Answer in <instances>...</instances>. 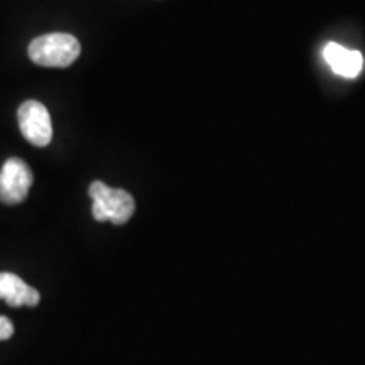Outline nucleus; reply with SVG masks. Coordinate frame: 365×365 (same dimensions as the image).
Instances as JSON below:
<instances>
[{
    "label": "nucleus",
    "mask_w": 365,
    "mask_h": 365,
    "mask_svg": "<svg viewBox=\"0 0 365 365\" xmlns=\"http://www.w3.org/2000/svg\"><path fill=\"white\" fill-rule=\"evenodd\" d=\"M14 335L12 322L6 317H0V340H9Z\"/></svg>",
    "instance_id": "0eeeda50"
},
{
    "label": "nucleus",
    "mask_w": 365,
    "mask_h": 365,
    "mask_svg": "<svg viewBox=\"0 0 365 365\" xmlns=\"http://www.w3.org/2000/svg\"><path fill=\"white\" fill-rule=\"evenodd\" d=\"M33 185V171L19 158H9L0 170V202L17 205L26 200Z\"/></svg>",
    "instance_id": "20e7f679"
},
{
    "label": "nucleus",
    "mask_w": 365,
    "mask_h": 365,
    "mask_svg": "<svg viewBox=\"0 0 365 365\" xmlns=\"http://www.w3.org/2000/svg\"><path fill=\"white\" fill-rule=\"evenodd\" d=\"M0 299H4L9 307H36L39 304L41 294L34 287L26 284L19 276L12 272H0Z\"/></svg>",
    "instance_id": "39448f33"
},
{
    "label": "nucleus",
    "mask_w": 365,
    "mask_h": 365,
    "mask_svg": "<svg viewBox=\"0 0 365 365\" xmlns=\"http://www.w3.org/2000/svg\"><path fill=\"white\" fill-rule=\"evenodd\" d=\"M17 120L22 135L36 148H46L53 139V124L48 108L36 100H27L19 107Z\"/></svg>",
    "instance_id": "7ed1b4c3"
},
{
    "label": "nucleus",
    "mask_w": 365,
    "mask_h": 365,
    "mask_svg": "<svg viewBox=\"0 0 365 365\" xmlns=\"http://www.w3.org/2000/svg\"><path fill=\"white\" fill-rule=\"evenodd\" d=\"M80 53V41L65 33L39 36L29 44L31 61L39 66L66 68L78 59Z\"/></svg>",
    "instance_id": "f03ea898"
},
{
    "label": "nucleus",
    "mask_w": 365,
    "mask_h": 365,
    "mask_svg": "<svg viewBox=\"0 0 365 365\" xmlns=\"http://www.w3.org/2000/svg\"><path fill=\"white\" fill-rule=\"evenodd\" d=\"M91 215L97 222H112L115 225H124L130 220L135 212V202L125 190L110 188L102 181H93L90 185Z\"/></svg>",
    "instance_id": "f257e3e1"
},
{
    "label": "nucleus",
    "mask_w": 365,
    "mask_h": 365,
    "mask_svg": "<svg viewBox=\"0 0 365 365\" xmlns=\"http://www.w3.org/2000/svg\"><path fill=\"white\" fill-rule=\"evenodd\" d=\"M328 66L333 73L344 76V78H357L364 68V56L355 49H346L344 46L330 43L323 49Z\"/></svg>",
    "instance_id": "423d86ee"
}]
</instances>
